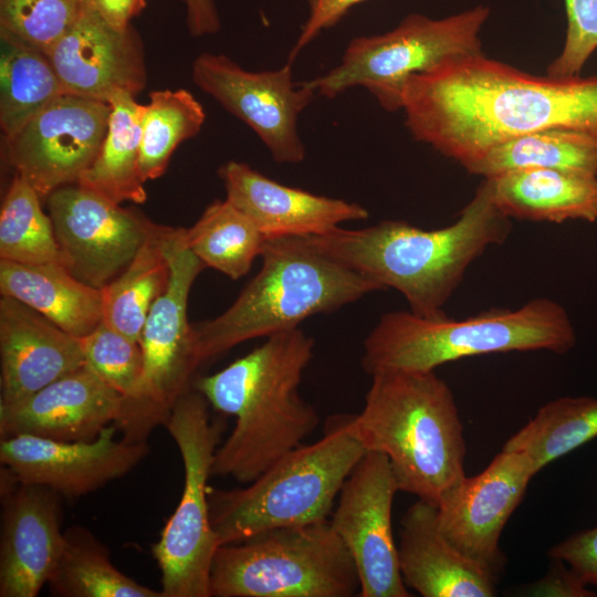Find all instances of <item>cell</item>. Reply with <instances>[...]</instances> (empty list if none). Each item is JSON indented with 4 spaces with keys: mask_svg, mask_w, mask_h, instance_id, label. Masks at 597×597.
<instances>
[{
    "mask_svg": "<svg viewBox=\"0 0 597 597\" xmlns=\"http://www.w3.org/2000/svg\"><path fill=\"white\" fill-rule=\"evenodd\" d=\"M163 227L155 224L128 266L101 289L102 321L138 342L147 316L170 277L161 243Z\"/></svg>",
    "mask_w": 597,
    "mask_h": 597,
    "instance_id": "cell-29",
    "label": "cell"
},
{
    "mask_svg": "<svg viewBox=\"0 0 597 597\" xmlns=\"http://www.w3.org/2000/svg\"><path fill=\"white\" fill-rule=\"evenodd\" d=\"M489 15L482 4L442 19L411 13L386 33L354 38L338 65L308 82L326 98L363 86L387 112L400 111L412 75L482 52L480 34Z\"/></svg>",
    "mask_w": 597,
    "mask_h": 597,
    "instance_id": "cell-10",
    "label": "cell"
},
{
    "mask_svg": "<svg viewBox=\"0 0 597 597\" xmlns=\"http://www.w3.org/2000/svg\"><path fill=\"white\" fill-rule=\"evenodd\" d=\"M352 417L329 416L320 440L293 449L248 486L209 491L219 545L328 521L344 482L366 452L350 430Z\"/></svg>",
    "mask_w": 597,
    "mask_h": 597,
    "instance_id": "cell-7",
    "label": "cell"
},
{
    "mask_svg": "<svg viewBox=\"0 0 597 597\" xmlns=\"http://www.w3.org/2000/svg\"><path fill=\"white\" fill-rule=\"evenodd\" d=\"M116 425L91 441H57L20 434L2 438L0 462L14 480L80 498L123 478L147 455V441L117 439Z\"/></svg>",
    "mask_w": 597,
    "mask_h": 597,
    "instance_id": "cell-16",
    "label": "cell"
},
{
    "mask_svg": "<svg viewBox=\"0 0 597 597\" xmlns=\"http://www.w3.org/2000/svg\"><path fill=\"white\" fill-rule=\"evenodd\" d=\"M85 0H0V31L48 53L76 20Z\"/></svg>",
    "mask_w": 597,
    "mask_h": 597,
    "instance_id": "cell-36",
    "label": "cell"
},
{
    "mask_svg": "<svg viewBox=\"0 0 597 597\" xmlns=\"http://www.w3.org/2000/svg\"><path fill=\"white\" fill-rule=\"evenodd\" d=\"M85 365L107 386L132 401L143 373V350L138 341L108 326L103 321L80 338Z\"/></svg>",
    "mask_w": 597,
    "mask_h": 597,
    "instance_id": "cell-35",
    "label": "cell"
},
{
    "mask_svg": "<svg viewBox=\"0 0 597 597\" xmlns=\"http://www.w3.org/2000/svg\"><path fill=\"white\" fill-rule=\"evenodd\" d=\"M576 342L566 308L548 297L462 320L398 311L384 314L365 338L362 366L370 376L383 370L429 371L471 356L536 350L565 354Z\"/></svg>",
    "mask_w": 597,
    "mask_h": 597,
    "instance_id": "cell-6",
    "label": "cell"
},
{
    "mask_svg": "<svg viewBox=\"0 0 597 597\" xmlns=\"http://www.w3.org/2000/svg\"><path fill=\"white\" fill-rule=\"evenodd\" d=\"M596 437L597 399L561 397L542 406L503 449L527 454L538 472Z\"/></svg>",
    "mask_w": 597,
    "mask_h": 597,
    "instance_id": "cell-31",
    "label": "cell"
},
{
    "mask_svg": "<svg viewBox=\"0 0 597 597\" xmlns=\"http://www.w3.org/2000/svg\"><path fill=\"white\" fill-rule=\"evenodd\" d=\"M401 109L416 140L467 169L490 148L525 134L597 136V75L537 76L481 52L412 75Z\"/></svg>",
    "mask_w": 597,
    "mask_h": 597,
    "instance_id": "cell-1",
    "label": "cell"
},
{
    "mask_svg": "<svg viewBox=\"0 0 597 597\" xmlns=\"http://www.w3.org/2000/svg\"><path fill=\"white\" fill-rule=\"evenodd\" d=\"M62 94L49 55L0 31V126L4 139Z\"/></svg>",
    "mask_w": 597,
    "mask_h": 597,
    "instance_id": "cell-27",
    "label": "cell"
},
{
    "mask_svg": "<svg viewBox=\"0 0 597 597\" xmlns=\"http://www.w3.org/2000/svg\"><path fill=\"white\" fill-rule=\"evenodd\" d=\"M511 219L494 205L486 179L454 222L426 230L400 220L363 229L337 227L306 235L320 252L398 291L415 314L436 317L461 284L469 266L490 247L502 244Z\"/></svg>",
    "mask_w": 597,
    "mask_h": 597,
    "instance_id": "cell-2",
    "label": "cell"
},
{
    "mask_svg": "<svg viewBox=\"0 0 597 597\" xmlns=\"http://www.w3.org/2000/svg\"><path fill=\"white\" fill-rule=\"evenodd\" d=\"M484 179L494 205L510 219L552 223L597 221V176L524 168Z\"/></svg>",
    "mask_w": 597,
    "mask_h": 597,
    "instance_id": "cell-24",
    "label": "cell"
},
{
    "mask_svg": "<svg viewBox=\"0 0 597 597\" xmlns=\"http://www.w3.org/2000/svg\"><path fill=\"white\" fill-rule=\"evenodd\" d=\"M359 587L353 557L329 521L220 545L209 576L210 597H352Z\"/></svg>",
    "mask_w": 597,
    "mask_h": 597,
    "instance_id": "cell-8",
    "label": "cell"
},
{
    "mask_svg": "<svg viewBox=\"0 0 597 597\" xmlns=\"http://www.w3.org/2000/svg\"><path fill=\"white\" fill-rule=\"evenodd\" d=\"M108 103L62 94L4 139L15 174L46 199L77 184L96 157L107 129Z\"/></svg>",
    "mask_w": 597,
    "mask_h": 597,
    "instance_id": "cell-15",
    "label": "cell"
},
{
    "mask_svg": "<svg viewBox=\"0 0 597 597\" xmlns=\"http://www.w3.org/2000/svg\"><path fill=\"white\" fill-rule=\"evenodd\" d=\"M164 426L178 447L185 478L180 501L151 548L160 590L164 597H210V568L220 545L210 522L208 481L224 426L210 418L208 401L193 387Z\"/></svg>",
    "mask_w": 597,
    "mask_h": 597,
    "instance_id": "cell-9",
    "label": "cell"
},
{
    "mask_svg": "<svg viewBox=\"0 0 597 597\" xmlns=\"http://www.w3.org/2000/svg\"><path fill=\"white\" fill-rule=\"evenodd\" d=\"M64 545L48 582L61 597H164L117 569L107 547L88 530L73 526L64 531Z\"/></svg>",
    "mask_w": 597,
    "mask_h": 597,
    "instance_id": "cell-30",
    "label": "cell"
},
{
    "mask_svg": "<svg viewBox=\"0 0 597 597\" xmlns=\"http://www.w3.org/2000/svg\"><path fill=\"white\" fill-rule=\"evenodd\" d=\"M524 168L597 176V136L570 129L525 134L490 148L465 170L490 178Z\"/></svg>",
    "mask_w": 597,
    "mask_h": 597,
    "instance_id": "cell-28",
    "label": "cell"
},
{
    "mask_svg": "<svg viewBox=\"0 0 597 597\" xmlns=\"http://www.w3.org/2000/svg\"><path fill=\"white\" fill-rule=\"evenodd\" d=\"M363 1L366 0H308V17L289 54V62L292 63L322 31L334 27L349 9Z\"/></svg>",
    "mask_w": 597,
    "mask_h": 597,
    "instance_id": "cell-39",
    "label": "cell"
},
{
    "mask_svg": "<svg viewBox=\"0 0 597 597\" xmlns=\"http://www.w3.org/2000/svg\"><path fill=\"white\" fill-rule=\"evenodd\" d=\"M161 243L170 277L142 331L143 373L137 394L124 404L116 425L122 438L129 442L147 441L155 427L165 425L176 401L190 389L192 376L201 365L187 306L192 284L206 265L189 249L186 228L164 226Z\"/></svg>",
    "mask_w": 597,
    "mask_h": 597,
    "instance_id": "cell-11",
    "label": "cell"
},
{
    "mask_svg": "<svg viewBox=\"0 0 597 597\" xmlns=\"http://www.w3.org/2000/svg\"><path fill=\"white\" fill-rule=\"evenodd\" d=\"M124 398L86 365L27 399L0 406V437L91 441L122 418Z\"/></svg>",
    "mask_w": 597,
    "mask_h": 597,
    "instance_id": "cell-20",
    "label": "cell"
},
{
    "mask_svg": "<svg viewBox=\"0 0 597 597\" xmlns=\"http://www.w3.org/2000/svg\"><path fill=\"white\" fill-rule=\"evenodd\" d=\"M350 430L366 451L388 458L399 491L436 506L465 476L459 410L434 370L373 374Z\"/></svg>",
    "mask_w": 597,
    "mask_h": 597,
    "instance_id": "cell-4",
    "label": "cell"
},
{
    "mask_svg": "<svg viewBox=\"0 0 597 597\" xmlns=\"http://www.w3.org/2000/svg\"><path fill=\"white\" fill-rule=\"evenodd\" d=\"M0 293L77 338L86 336L103 320L101 290L80 281L62 264L0 260Z\"/></svg>",
    "mask_w": 597,
    "mask_h": 597,
    "instance_id": "cell-25",
    "label": "cell"
},
{
    "mask_svg": "<svg viewBox=\"0 0 597 597\" xmlns=\"http://www.w3.org/2000/svg\"><path fill=\"white\" fill-rule=\"evenodd\" d=\"M108 104L106 134L77 184L118 205L143 203L147 199L139 166L144 105L127 92L116 93Z\"/></svg>",
    "mask_w": 597,
    "mask_h": 597,
    "instance_id": "cell-26",
    "label": "cell"
},
{
    "mask_svg": "<svg viewBox=\"0 0 597 597\" xmlns=\"http://www.w3.org/2000/svg\"><path fill=\"white\" fill-rule=\"evenodd\" d=\"M548 555L567 564L586 585L597 586V526L564 540Z\"/></svg>",
    "mask_w": 597,
    "mask_h": 597,
    "instance_id": "cell-38",
    "label": "cell"
},
{
    "mask_svg": "<svg viewBox=\"0 0 597 597\" xmlns=\"http://www.w3.org/2000/svg\"><path fill=\"white\" fill-rule=\"evenodd\" d=\"M398 559L407 587L423 597H492L498 574L461 553L441 533L437 506L418 499L405 512Z\"/></svg>",
    "mask_w": 597,
    "mask_h": 597,
    "instance_id": "cell-23",
    "label": "cell"
},
{
    "mask_svg": "<svg viewBox=\"0 0 597 597\" xmlns=\"http://www.w3.org/2000/svg\"><path fill=\"white\" fill-rule=\"evenodd\" d=\"M186 7L188 31L192 36H203L220 30V18L214 0H182Z\"/></svg>",
    "mask_w": 597,
    "mask_h": 597,
    "instance_id": "cell-41",
    "label": "cell"
},
{
    "mask_svg": "<svg viewBox=\"0 0 597 597\" xmlns=\"http://www.w3.org/2000/svg\"><path fill=\"white\" fill-rule=\"evenodd\" d=\"M555 561H557L558 565L555 564L545 577L528 589L531 595L566 597L595 596L567 564L559 559Z\"/></svg>",
    "mask_w": 597,
    "mask_h": 597,
    "instance_id": "cell-40",
    "label": "cell"
},
{
    "mask_svg": "<svg viewBox=\"0 0 597 597\" xmlns=\"http://www.w3.org/2000/svg\"><path fill=\"white\" fill-rule=\"evenodd\" d=\"M265 237L228 200L211 202L196 221L186 228L189 249L207 266L232 280L245 275L261 256Z\"/></svg>",
    "mask_w": 597,
    "mask_h": 597,
    "instance_id": "cell-32",
    "label": "cell"
},
{
    "mask_svg": "<svg viewBox=\"0 0 597 597\" xmlns=\"http://www.w3.org/2000/svg\"><path fill=\"white\" fill-rule=\"evenodd\" d=\"M0 597H35L64 545L60 494L1 470Z\"/></svg>",
    "mask_w": 597,
    "mask_h": 597,
    "instance_id": "cell-19",
    "label": "cell"
},
{
    "mask_svg": "<svg viewBox=\"0 0 597 597\" xmlns=\"http://www.w3.org/2000/svg\"><path fill=\"white\" fill-rule=\"evenodd\" d=\"M64 94L108 103L118 92L147 83L143 42L129 25L116 29L85 0L76 20L46 53Z\"/></svg>",
    "mask_w": 597,
    "mask_h": 597,
    "instance_id": "cell-18",
    "label": "cell"
},
{
    "mask_svg": "<svg viewBox=\"0 0 597 597\" xmlns=\"http://www.w3.org/2000/svg\"><path fill=\"white\" fill-rule=\"evenodd\" d=\"M261 258L260 271L229 308L192 325L200 364L245 341L297 328L308 317L386 290L320 252L305 237L268 238Z\"/></svg>",
    "mask_w": 597,
    "mask_h": 597,
    "instance_id": "cell-5",
    "label": "cell"
},
{
    "mask_svg": "<svg viewBox=\"0 0 597 597\" xmlns=\"http://www.w3.org/2000/svg\"><path fill=\"white\" fill-rule=\"evenodd\" d=\"M226 200L268 238L326 233L342 223L365 220L368 210L355 202L282 185L245 163L230 160L219 168Z\"/></svg>",
    "mask_w": 597,
    "mask_h": 597,
    "instance_id": "cell-21",
    "label": "cell"
},
{
    "mask_svg": "<svg viewBox=\"0 0 597 597\" xmlns=\"http://www.w3.org/2000/svg\"><path fill=\"white\" fill-rule=\"evenodd\" d=\"M0 406L20 402L85 365L81 339L25 304L0 298Z\"/></svg>",
    "mask_w": 597,
    "mask_h": 597,
    "instance_id": "cell-22",
    "label": "cell"
},
{
    "mask_svg": "<svg viewBox=\"0 0 597 597\" xmlns=\"http://www.w3.org/2000/svg\"><path fill=\"white\" fill-rule=\"evenodd\" d=\"M64 268L101 290L132 262L156 223L78 184L46 198Z\"/></svg>",
    "mask_w": 597,
    "mask_h": 597,
    "instance_id": "cell-14",
    "label": "cell"
},
{
    "mask_svg": "<svg viewBox=\"0 0 597 597\" xmlns=\"http://www.w3.org/2000/svg\"><path fill=\"white\" fill-rule=\"evenodd\" d=\"M567 30L561 53L549 63L546 75L573 78L597 50V0H564Z\"/></svg>",
    "mask_w": 597,
    "mask_h": 597,
    "instance_id": "cell-37",
    "label": "cell"
},
{
    "mask_svg": "<svg viewBox=\"0 0 597 597\" xmlns=\"http://www.w3.org/2000/svg\"><path fill=\"white\" fill-rule=\"evenodd\" d=\"M314 341L293 328L266 337L220 371L198 377L193 388L234 427L216 450L212 475L250 483L297 448L320 425L300 395Z\"/></svg>",
    "mask_w": 597,
    "mask_h": 597,
    "instance_id": "cell-3",
    "label": "cell"
},
{
    "mask_svg": "<svg viewBox=\"0 0 597 597\" xmlns=\"http://www.w3.org/2000/svg\"><path fill=\"white\" fill-rule=\"evenodd\" d=\"M292 63L273 71L251 72L226 55L201 53L191 65V78L226 111L247 124L279 164L305 158L297 122L317 95L310 82L295 83Z\"/></svg>",
    "mask_w": 597,
    "mask_h": 597,
    "instance_id": "cell-12",
    "label": "cell"
},
{
    "mask_svg": "<svg viewBox=\"0 0 597 597\" xmlns=\"http://www.w3.org/2000/svg\"><path fill=\"white\" fill-rule=\"evenodd\" d=\"M205 121L202 105L187 90L150 92L142 115L139 166L144 180L163 176L176 148L196 136Z\"/></svg>",
    "mask_w": 597,
    "mask_h": 597,
    "instance_id": "cell-33",
    "label": "cell"
},
{
    "mask_svg": "<svg viewBox=\"0 0 597 597\" xmlns=\"http://www.w3.org/2000/svg\"><path fill=\"white\" fill-rule=\"evenodd\" d=\"M0 260L23 264L63 265L53 223L41 207V197L18 174L14 175L1 205Z\"/></svg>",
    "mask_w": 597,
    "mask_h": 597,
    "instance_id": "cell-34",
    "label": "cell"
},
{
    "mask_svg": "<svg viewBox=\"0 0 597 597\" xmlns=\"http://www.w3.org/2000/svg\"><path fill=\"white\" fill-rule=\"evenodd\" d=\"M102 18L116 29H126L147 4V0H88Z\"/></svg>",
    "mask_w": 597,
    "mask_h": 597,
    "instance_id": "cell-42",
    "label": "cell"
},
{
    "mask_svg": "<svg viewBox=\"0 0 597 597\" xmlns=\"http://www.w3.org/2000/svg\"><path fill=\"white\" fill-rule=\"evenodd\" d=\"M536 473L527 454L502 449L482 472L465 475L439 502L441 533L465 556L499 575L502 531Z\"/></svg>",
    "mask_w": 597,
    "mask_h": 597,
    "instance_id": "cell-17",
    "label": "cell"
},
{
    "mask_svg": "<svg viewBox=\"0 0 597 597\" xmlns=\"http://www.w3.org/2000/svg\"><path fill=\"white\" fill-rule=\"evenodd\" d=\"M399 491L388 458L366 451L344 482L331 526L350 553L360 597H410L399 567L391 510Z\"/></svg>",
    "mask_w": 597,
    "mask_h": 597,
    "instance_id": "cell-13",
    "label": "cell"
}]
</instances>
